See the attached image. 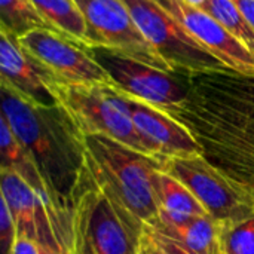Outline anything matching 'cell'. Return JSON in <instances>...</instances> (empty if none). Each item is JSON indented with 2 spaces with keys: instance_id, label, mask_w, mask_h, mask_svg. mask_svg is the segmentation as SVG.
<instances>
[{
  "instance_id": "obj_3",
  "label": "cell",
  "mask_w": 254,
  "mask_h": 254,
  "mask_svg": "<svg viewBox=\"0 0 254 254\" xmlns=\"http://www.w3.org/2000/svg\"><path fill=\"white\" fill-rule=\"evenodd\" d=\"M85 167L98 183L143 225L158 219L153 174L159 159L101 135H85Z\"/></svg>"
},
{
  "instance_id": "obj_17",
  "label": "cell",
  "mask_w": 254,
  "mask_h": 254,
  "mask_svg": "<svg viewBox=\"0 0 254 254\" xmlns=\"http://www.w3.org/2000/svg\"><path fill=\"white\" fill-rule=\"evenodd\" d=\"M49 28L83 48H92L86 19L76 0H31Z\"/></svg>"
},
{
  "instance_id": "obj_25",
  "label": "cell",
  "mask_w": 254,
  "mask_h": 254,
  "mask_svg": "<svg viewBox=\"0 0 254 254\" xmlns=\"http://www.w3.org/2000/svg\"><path fill=\"white\" fill-rule=\"evenodd\" d=\"M254 30V0H232Z\"/></svg>"
},
{
  "instance_id": "obj_20",
  "label": "cell",
  "mask_w": 254,
  "mask_h": 254,
  "mask_svg": "<svg viewBox=\"0 0 254 254\" xmlns=\"http://www.w3.org/2000/svg\"><path fill=\"white\" fill-rule=\"evenodd\" d=\"M254 54V30L232 0H210L205 9Z\"/></svg>"
},
{
  "instance_id": "obj_10",
  "label": "cell",
  "mask_w": 254,
  "mask_h": 254,
  "mask_svg": "<svg viewBox=\"0 0 254 254\" xmlns=\"http://www.w3.org/2000/svg\"><path fill=\"white\" fill-rule=\"evenodd\" d=\"M165 7L188 33L208 52L217 57L231 71L254 74V54L234 37L208 12L185 0H155Z\"/></svg>"
},
{
  "instance_id": "obj_21",
  "label": "cell",
  "mask_w": 254,
  "mask_h": 254,
  "mask_svg": "<svg viewBox=\"0 0 254 254\" xmlns=\"http://www.w3.org/2000/svg\"><path fill=\"white\" fill-rule=\"evenodd\" d=\"M223 254H254V214L231 226H222Z\"/></svg>"
},
{
  "instance_id": "obj_18",
  "label": "cell",
  "mask_w": 254,
  "mask_h": 254,
  "mask_svg": "<svg viewBox=\"0 0 254 254\" xmlns=\"http://www.w3.org/2000/svg\"><path fill=\"white\" fill-rule=\"evenodd\" d=\"M0 168L13 171L22 177L39 195L48 193L46 182L30 152L18 140L7 121L0 115Z\"/></svg>"
},
{
  "instance_id": "obj_1",
  "label": "cell",
  "mask_w": 254,
  "mask_h": 254,
  "mask_svg": "<svg viewBox=\"0 0 254 254\" xmlns=\"http://www.w3.org/2000/svg\"><path fill=\"white\" fill-rule=\"evenodd\" d=\"M0 115L33 156L48 193L68 196L83 168L82 132L60 104H37L4 80H0Z\"/></svg>"
},
{
  "instance_id": "obj_4",
  "label": "cell",
  "mask_w": 254,
  "mask_h": 254,
  "mask_svg": "<svg viewBox=\"0 0 254 254\" xmlns=\"http://www.w3.org/2000/svg\"><path fill=\"white\" fill-rule=\"evenodd\" d=\"M51 89L83 137H109L152 156L116 88L100 83H65L55 79Z\"/></svg>"
},
{
  "instance_id": "obj_24",
  "label": "cell",
  "mask_w": 254,
  "mask_h": 254,
  "mask_svg": "<svg viewBox=\"0 0 254 254\" xmlns=\"http://www.w3.org/2000/svg\"><path fill=\"white\" fill-rule=\"evenodd\" d=\"M10 254H39V249L34 240L27 237H18Z\"/></svg>"
},
{
  "instance_id": "obj_22",
  "label": "cell",
  "mask_w": 254,
  "mask_h": 254,
  "mask_svg": "<svg viewBox=\"0 0 254 254\" xmlns=\"http://www.w3.org/2000/svg\"><path fill=\"white\" fill-rule=\"evenodd\" d=\"M18 238L16 223L3 199H0V254H10Z\"/></svg>"
},
{
  "instance_id": "obj_23",
  "label": "cell",
  "mask_w": 254,
  "mask_h": 254,
  "mask_svg": "<svg viewBox=\"0 0 254 254\" xmlns=\"http://www.w3.org/2000/svg\"><path fill=\"white\" fill-rule=\"evenodd\" d=\"M144 232L167 254H195L192 253L188 247H185L183 244L176 241L174 238L165 235L164 232H161L159 229H156L150 225H144Z\"/></svg>"
},
{
  "instance_id": "obj_14",
  "label": "cell",
  "mask_w": 254,
  "mask_h": 254,
  "mask_svg": "<svg viewBox=\"0 0 254 254\" xmlns=\"http://www.w3.org/2000/svg\"><path fill=\"white\" fill-rule=\"evenodd\" d=\"M150 226L174 238L195 254H223L222 225L210 216L170 217L162 213Z\"/></svg>"
},
{
  "instance_id": "obj_26",
  "label": "cell",
  "mask_w": 254,
  "mask_h": 254,
  "mask_svg": "<svg viewBox=\"0 0 254 254\" xmlns=\"http://www.w3.org/2000/svg\"><path fill=\"white\" fill-rule=\"evenodd\" d=\"M140 254H167L146 232L143 234L141 238V249H140Z\"/></svg>"
},
{
  "instance_id": "obj_7",
  "label": "cell",
  "mask_w": 254,
  "mask_h": 254,
  "mask_svg": "<svg viewBox=\"0 0 254 254\" xmlns=\"http://www.w3.org/2000/svg\"><path fill=\"white\" fill-rule=\"evenodd\" d=\"M107 71L118 91L146 101L165 112L180 107L188 98V86L168 71L127 57L118 51L94 46L88 49Z\"/></svg>"
},
{
  "instance_id": "obj_11",
  "label": "cell",
  "mask_w": 254,
  "mask_h": 254,
  "mask_svg": "<svg viewBox=\"0 0 254 254\" xmlns=\"http://www.w3.org/2000/svg\"><path fill=\"white\" fill-rule=\"evenodd\" d=\"M121 92V91H119ZM131 119L155 158L202 156L204 150L195 135L168 112L121 92Z\"/></svg>"
},
{
  "instance_id": "obj_13",
  "label": "cell",
  "mask_w": 254,
  "mask_h": 254,
  "mask_svg": "<svg viewBox=\"0 0 254 254\" xmlns=\"http://www.w3.org/2000/svg\"><path fill=\"white\" fill-rule=\"evenodd\" d=\"M39 254H79L68 196L40 195L36 219Z\"/></svg>"
},
{
  "instance_id": "obj_6",
  "label": "cell",
  "mask_w": 254,
  "mask_h": 254,
  "mask_svg": "<svg viewBox=\"0 0 254 254\" xmlns=\"http://www.w3.org/2000/svg\"><path fill=\"white\" fill-rule=\"evenodd\" d=\"M122 1L128 7L141 34L161 54L174 73H185L189 76L195 73L231 71L155 0Z\"/></svg>"
},
{
  "instance_id": "obj_5",
  "label": "cell",
  "mask_w": 254,
  "mask_h": 254,
  "mask_svg": "<svg viewBox=\"0 0 254 254\" xmlns=\"http://www.w3.org/2000/svg\"><path fill=\"white\" fill-rule=\"evenodd\" d=\"M159 168L183 182L222 226L235 225L254 214V189L235 180L202 156L161 158Z\"/></svg>"
},
{
  "instance_id": "obj_8",
  "label": "cell",
  "mask_w": 254,
  "mask_h": 254,
  "mask_svg": "<svg viewBox=\"0 0 254 254\" xmlns=\"http://www.w3.org/2000/svg\"><path fill=\"white\" fill-rule=\"evenodd\" d=\"M94 46L118 51L158 70L174 73L161 54L146 40L122 0H76Z\"/></svg>"
},
{
  "instance_id": "obj_2",
  "label": "cell",
  "mask_w": 254,
  "mask_h": 254,
  "mask_svg": "<svg viewBox=\"0 0 254 254\" xmlns=\"http://www.w3.org/2000/svg\"><path fill=\"white\" fill-rule=\"evenodd\" d=\"M79 254H140L144 225L85 167L68 195Z\"/></svg>"
},
{
  "instance_id": "obj_16",
  "label": "cell",
  "mask_w": 254,
  "mask_h": 254,
  "mask_svg": "<svg viewBox=\"0 0 254 254\" xmlns=\"http://www.w3.org/2000/svg\"><path fill=\"white\" fill-rule=\"evenodd\" d=\"M153 193L159 213L170 217L208 216L190 189L173 174L158 168L153 174Z\"/></svg>"
},
{
  "instance_id": "obj_9",
  "label": "cell",
  "mask_w": 254,
  "mask_h": 254,
  "mask_svg": "<svg viewBox=\"0 0 254 254\" xmlns=\"http://www.w3.org/2000/svg\"><path fill=\"white\" fill-rule=\"evenodd\" d=\"M18 42L60 82L113 86L110 76L89 54L88 48L52 30H31L18 37Z\"/></svg>"
},
{
  "instance_id": "obj_15",
  "label": "cell",
  "mask_w": 254,
  "mask_h": 254,
  "mask_svg": "<svg viewBox=\"0 0 254 254\" xmlns=\"http://www.w3.org/2000/svg\"><path fill=\"white\" fill-rule=\"evenodd\" d=\"M40 195L13 171L0 168V199H3L16 223L18 237L36 241V219Z\"/></svg>"
},
{
  "instance_id": "obj_27",
  "label": "cell",
  "mask_w": 254,
  "mask_h": 254,
  "mask_svg": "<svg viewBox=\"0 0 254 254\" xmlns=\"http://www.w3.org/2000/svg\"><path fill=\"white\" fill-rule=\"evenodd\" d=\"M185 1L192 4V6H195V7H198V9H201V10H205L210 0H185Z\"/></svg>"
},
{
  "instance_id": "obj_12",
  "label": "cell",
  "mask_w": 254,
  "mask_h": 254,
  "mask_svg": "<svg viewBox=\"0 0 254 254\" xmlns=\"http://www.w3.org/2000/svg\"><path fill=\"white\" fill-rule=\"evenodd\" d=\"M0 80L42 106H57L51 89L52 73L31 57L7 28L0 25Z\"/></svg>"
},
{
  "instance_id": "obj_19",
  "label": "cell",
  "mask_w": 254,
  "mask_h": 254,
  "mask_svg": "<svg viewBox=\"0 0 254 254\" xmlns=\"http://www.w3.org/2000/svg\"><path fill=\"white\" fill-rule=\"evenodd\" d=\"M0 25L21 37L36 28H49L31 0H0Z\"/></svg>"
}]
</instances>
